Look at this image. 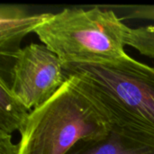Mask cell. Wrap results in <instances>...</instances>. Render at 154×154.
<instances>
[{
  "instance_id": "6",
  "label": "cell",
  "mask_w": 154,
  "mask_h": 154,
  "mask_svg": "<svg viewBox=\"0 0 154 154\" xmlns=\"http://www.w3.org/2000/svg\"><path fill=\"white\" fill-rule=\"evenodd\" d=\"M67 154H154V143L114 126L106 137L80 142Z\"/></svg>"
},
{
  "instance_id": "8",
  "label": "cell",
  "mask_w": 154,
  "mask_h": 154,
  "mask_svg": "<svg viewBox=\"0 0 154 154\" xmlns=\"http://www.w3.org/2000/svg\"><path fill=\"white\" fill-rule=\"evenodd\" d=\"M132 16L154 21V6H137ZM127 45L136 49L141 54L154 59V23L132 29L127 38Z\"/></svg>"
},
{
  "instance_id": "9",
  "label": "cell",
  "mask_w": 154,
  "mask_h": 154,
  "mask_svg": "<svg viewBox=\"0 0 154 154\" xmlns=\"http://www.w3.org/2000/svg\"><path fill=\"white\" fill-rule=\"evenodd\" d=\"M19 145L12 142V135L0 134V154H18Z\"/></svg>"
},
{
  "instance_id": "4",
  "label": "cell",
  "mask_w": 154,
  "mask_h": 154,
  "mask_svg": "<svg viewBox=\"0 0 154 154\" xmlns=\"http://www.w3.org/2000/svg\"><path fill=\"white\" fill-rule=\"evenodd\" d=\"M12 59L10 90L31 110L50 100L69 79L60 58L44 44L25 46Z\"/></svg>"
},
{
  "instance_id": "5",
  "label": "cell",
  "mask_w": 154,
  "mask_h": 154,
  "mask_svg": "<svg viewBox=\"0 0 154 154\" xmlns=\"http://www.w3.org/2000/svg\"><path fill=\"white\" fill-rule=\"evenodd\" d=\"M53 14H31L16 5H0V53L2 59L12 58L21 48L22 39L47 22Z\"/></svg>"
},
{
  "instance_id": "7",
  "label": "cell",
  "mask_w": 154,
  "mask_h": 154,
  "mask_svg": "<svg viewBox=\"0 0 154 154\" xmlns=\"http://www.w3.org/2000/svg\"><path fill=\"white\" fill-rule=\"evenodd\" d=\"M32 110L29 109L10 90L7 82L0 79V134H12L23 131Z\"/></svg>"
},
{
  "instance_id": "2",
  "label": "cell",
  "mask_w": 154,
  "mask_h": 154,
  "mask_svg": "<svg viewBox=\"0 0 154 154\" xmlns=\"http://www.w3.org/2000/svg\"><path fill=\"white\" fill-rule=\"evenodd\" d=\"M68 77L50 100L32 111L20 134L18 154H67L80 142L106 137L114 127L79 80Z\"/></svg>"
},
{
  "instance_id": "1",
  "label": "cell",
  "mask_w": 154,
  "mask_h": 154,
  "mask_svg": "<svg viewBox=\"0 0 154 154\" xmlns=\"http://www.w3.org/2000/svg\"><path fill=\"white\" fill-rule=\"evenodd\" d=\"M116 126L154 143V68L127 54L102 63H66Z\"/></svg>"
},
{
  "instance_id": "3",
  "label": "cell",
  "mask_w": 154,
  "mask_h": 154,
  "mask_svg": "<svg viewBox=\"0 0 154 154\" xmlns=\"http://www.w3.org/2000/svg\"><path fill=\"white\" fill-rule=\"evenodd\" d=\"M131 28L112 10L65 8L40 25L41 42L66 63H102L126 55Z\"/></svg>"
}]
</instances>
